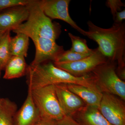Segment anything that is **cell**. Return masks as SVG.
Instances as JSON below:
<instances>
[{
    "instance_id": "19",
    "label": "cell",
    "mask_w": 125,
    "mask_h": 125,
    "mask_svg": "<svg viewBox=\"0 0 125 125\" xmlns=\"http://www.w3.org/2000/svg\"><path fill=\"white\" fill-rule=\"evenodd\" d=\"M71 40L72 45L70 50L71 51L80 54H92L94 49H90L88 47L85 39L75 36L71 33H68Z\"/></svg>"
},
{
    "instance_id": "1",
    "label": "cell",
    "mask_w": 125,
    "mask_h": 125,
    "mask_svg": "<svg viewBox=\"0 0 125 125\" xmlns=\"http://www.w3.org/2000/svg\"><path fill=\"white\" fill-rule=\"evenodd\" d=\"M88 30L85 36L97 43L99 52L107 60L117 62L118 70L125 68V23H114L109 28H101L92 22H87Z\"/></svg>"
},
{
    "instance_id": "26",
    "label": "cell",
    "mask_w": 125,
    "mask_h": 125,
    "mask_svg": "<svg viewBox=\"0 0 125 125\" xmlns=\"http://www.w3.org/2000/svg\"><path fill=\"white\" fill-rule=\"evenodd\" d=\"M4 33H0V39L1 38V37H2V35L4 34Z\"/></svg>"
},
{
    "instance_id": "9",
    "label": "cell",
    "mask_w": 125,
    "mask_h": 125,
    "mask_svg": "<svg viewBox=\"0 0 125 125\" xmlns=\"http://www.w3.org/2000/svg\"><path fill=\"white\" fill-rule=\"evenodd\" d=\"M31 39L36 47V54L31 64H38L48 61L54 62L64 51L63 46L58 45L55 40L43 38H33Z\"/></svg>"
},
{
    "instance_id": "23",
    "label": "cell",
    "mask_w": 125,
    "mask_h": 125,
    "mask_svg": "<svg viewBox=\"0 0 125 125\" xmlns=\"http://www.w3.org/2000/svg\"><path fill=\"white\" fill-rule=\"evenodd\" d=\"M56 125H82L71 117L65 116L57 122Z\"/></svg>"
},
{
    "instance_id": "24",
    "label": "cell",
    "mask_w": 125,
    "mask_h": 125,
    "mask_svg": "<svg viewBox=\"0 0 125 125\" xmlns=\"http://www.w3.org/2000/svg\"><path fill=\"white\" fill-rule=\"evenodd\" d=\"M56 123L55 121L41 117L34 125H56Z\"/></svg>"
},
{
    "instance_id": "21",
    "label": "cell",
    "mask_w": 125,
    "mask_h": 125,
    "mask_svg": "<svg viewBox=\"0 0 125 125\" xmlns=\"http://www.w3.org/2000/svg\"><path fill=\"white\" fill-rule=\"evenodd\" d=\"M29 0H0V11L17 6H25Z\"/></svg>"
},
{
    "instance_id": "4",
    "label": "cell",
    "mask_w": 125,
    "mask_h": 125,
    "mask_svg": "<svg viewBox=\"0 0 125 125\" xmlns=\"http://www.w3.org/2000/svg\"><path fill=\"white\" fill-rule=\"evenodd\" d=\"M114 62L107 60L90 73L94 83L102 93L118 96L125 100V83L118 77Z\"/></svg>"
},
{
    "instance_id": "22",
    "label": "cell",
    "mask_w": 125,
    "mask_h": 125,
    "mask_svg": "<svg viewBox=\"0 0 125 125\" xmlns=\"http://www.w3.org/2000/svg\"><path fill=\"white\" fill-rule=\"evenodd\" d=\"M106 4L111 10L113 18L116 14L120 11L122 7L125 6V4L120 0H107L106 1Z\"/></svg>"
},
{
    "instance_id": "6",
    "label": "cell",
    "mask_w": 125,
    "mask_h": 125,
    "mask_svg": "<svg viewBox=\"0 0 125 125\" xmlns=\"http://www.w3.org/2000/svg\"><path fill=\"white\" fill-rule=\"evenodd\" d=\"M98 48L88 56L73 62H54L56 67L77 77L89 74L96 67L107 62Z\"/></svg>"
},
{
    "instance_id": "18",
    "label": "cell",
    "mask_w": 125,
    "mask_h": 125,
    "mask_svg": "<svg viewBox=\"0 0 125 125\" xmlns=\"http://www.w3.org/2000/svg\"><path fill=\"white\" fill-rule=\"evenodd\" d=\"M10 31L4 33L0 39V67L1 70H5L7 62L11 57L10 51Z\"/></svg>"
},
{
    "instance_id": "15",
    "label": "cell",
    "mask_w": 125,
    "mask_h": 125,
    "mask_svg": "<svg viewBox=\"0 0 125 125\" xmlns=\"http://www.w3.org/2000/svg\"><path fill=\"white\" fill-rule=\"evenodd\" d=\"M27 66L24 57L11 56L5 68L3 78L11 79L22 77L26 74Z\"/></svg>"
},
{
    "instance_id": "20",
    "label": "cell",
    "mask_w": 125,
    "mask_h": 125,
    "mask_svg": "<svg viewBox=\"0 0 125 125\" xmlns=\"http://www.w3.org/2000/svg\"><path fill=\"white\" fill-rule=\"evenodd\" d=\"M92 53L90 54H78L76 52L71 51L70 50L64 51L58 56L53 62H73L85 58L88 56Z\"/></svg>"
},
{
    "instance_id": "12",
    "label": "cell",
    "mask_w": 125,
    "mask_h": 125,
    "mask_svg": "<svg viewBox=\"0 0 125 125\" xmlns=\"http://www.w3.org/2000/svg\"><path fill=\"white\" fill-rule=\"evenodd\" d=\"M41 118L38 109L34 103L28 89L26 100L13 118V125H34Z\"/></svg>"
},
{
    "instance_id": "11",
    "label": "cell",
    "mask_w": 125,
    "mask_h": 125,
    "mask_svg": "<svg viewBox=\"0 0 125 125\" xmlns=\"http://www.w3.org/2000/svg\"><path fill=\"white\" fill-rule=\"evenodd\" d=\"M29 11L26 5L17 6L9 8L0 14V33L13 30L27 21Z\"/></svg>"
},
{
    "instance_id": "7",
    "label": "cell",
    "mask_w": 125,
    "mask_h": 125,
    "mask_svg": "<svg viewBox=\"0 0 125 125\" xmlns=\"http://www.w3.org/2000/svg\"><path fill=\"white\" fill-rule=\"evenodd\" d=\"M98 109L112 125H125V104L121 98L104 93Z\"/></svg>"
},
{
    "instance_id": "27",
    "label": "cell",
    "mask_w": 125,
    "mask_h": 125,
    "mask_svg": "<svg viewBox=\"0 0 125 125\" xmlns=\"http://www.w3.org/2000/svg\"><path fill=\"white\" fill-rule=\"evenodd\" d=\"M1 69L0 67V75L1 71Z\"/></svg>"
},
{
    "instance_id": "2",
    "label": "cell",
    "mask_w": 125,
    "mask_h": 125,
    "mask_svg": "<svg viewBox=\"0 0 125 125\" xmlns=\"http://www.w3.org/2000/svg\"><path fill=\"white\" fill-rule=\"evenodd\" d=\"M26 75L29 89L62 83L78 84L98 89L89 74L80 77L74 76L56 67L54 62L50 61L28 65Z\"/></svg>"
},
{
    "instance_id": "16",
    "label": "cell",
    "mask_w": 125,
    "mask_h": 125,
    "mask_svg": "<svg viewBox=\"0 0 125 125\" xmlns=\"http://www.w3.org/2000/svg\"><path fill=\"white\" fill-rule=\"evenodd\" d=\"M29 37L22 33H16L10 42V48L12 56L26 57L29 46Z\"/></svg>"
},
{
    "instance_id": "14",
    "label": "cell",
    "mask_w": 125,
    "mask_h": 125,
    "mask_svg": "<svg viewBox=\"0 0 125 125\" xmlns=\"http://www.w3.org/2000/svg\"><path fill=\"white\" fill-rule=\"evenodd\" d=\"M71 117L82 125H113L98 109L87 105Z\"/></svg>"
},
{
    "instance_id": "5",
    "label": "cell",
    "mask_w": 125,
    "mask_h": 125,
    "mask_svg": "<svg viewBox=\"0 0 125 125\" xmlns=\"http://www.w3.org/2000/svg\"><path fill=\"white\" fill-rule=\"evenodd\" d=\"M28 89L41 117L57 122L66 116L57 97L55 85Z\"/></svg>"
},
{
    "instance_id": "10",
    "label": "cell",
    "mask_w": 125,
    "mask_h": 125,
    "mask_svg": "<svg viewBox=\"0 0 125 125\" xmlns=\"http://www.w3.org/2000/svg\"><path fill=\"white\" fill-rule=\"evenodd\" d=\"M57 97L66 116L72 117L86 106L77 95L67 88V84L55 85Z\"/></svg>"
},
{
    "instance_id": "25",
    "label": "cell",
    "mask_w": 125,
    "mask_h": 125,
    "mask_svg": "<svg viewBox=\"0 0 125 125\" xmlns=\"http://www.w3.org/2000/svg\"><path fill=\"white\" fill-rule=\"evenodd\" d=\"M125 19V9L122 11H118L116 14L115 15L113 19L114 21V23H121L122 22V21Z\"/></svg>"
},
{
    "instance_id": "17",
    "label": "cell",
    "mask_w": 125,
    "mask_h": 125,
    "mask_svg": "<svg viewBox=\"0 0 125 125\" xmlns=\"http://www.w3.org/2000/svg\"><path fill=\"white\" fill-rule=\"evenodd\" d=\"M17 111L16 104L8 98H1L0 125H13V118Z\"/></svg>"
},
{
    "instance_id": "3",
    "label": "cell",
    "mask_w": 125,
    "mask_h": 125,
    "mask_svg": "<svg viewBox=\"0 0 125 125\" xmlns=\"http://www.w3.org/2000/svg\"><path fill=\"white\" fill-rule=\"evenodd\" d=\"M26 6L29 11L28 19L12 30L13 32L25 34L31 39L43 38L56 41L61 32L60 25L52 22L45 14L39 0H29Z\"/></svg>"
},
{
    "instance_id": "28",
    "label": "cell",
    "mask_w": 125,
    "mask_h": 125,
    "mask_svg": "<svg viewBox=\"0 0 125 125\" xmlns=\"http://www.w3.org/2000/svg\"><path fill=\"white\" fill-rule=\"evenodd\" d=\"M0 99H1L0 98Z\"/></svg>"
},
{
    "instance_id": "13",
    "label": "cell",
    "mask_w": 125,
    "mask_h": 125,
    "mask_svg": "<svg viewBox=\"0 0 125 125\" xmlns=\"http://www.w3.org/2000/svg\"><path fill=\"white\" fill-rule=\"evenodd\" d=\"M67 88L77 95L87 106L98 109L103 93L98 89L93 88L78 84H67Z\"/></svg>"
},
{
    "instance_id": "8",
    "label": "cell",
    "mask_w": 125,
    "mask_h": 125,
    "mask_svg": "<svg viewBox=\"0 0 125 125\" xmlns=\"http://www.w3.org/2000/svg\"><path fill=\"white\" fill-rule=\"evenodd\" d=\"M70 2V0H39L40 7L47 17L51 20L56 19L63 21L85 36L86 31L77 25L70 16L69 7Z\"/></svg>"
}]
</instances>
